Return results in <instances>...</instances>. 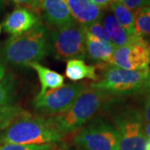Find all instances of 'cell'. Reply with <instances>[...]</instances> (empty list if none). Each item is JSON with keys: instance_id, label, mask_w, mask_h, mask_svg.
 <instances>
[{"instance_id": "1", "label": "cell", "mask_w": 150, "mask_h": 150, "mask_svg": "<svg viewBox=\"0 0 150 150\" xmlns=\"http://www.w3.org/2000/svg\"><path fill=\"white\" fill-rule=\"evenodd\" d=\"M64 136L48 118L33 117L26 112L1 130L0 144H56Z\"/></svg>"}, {"instance_id": "2", "label": "cell", "mask_w": 150, "mask_h": 150, "mask_svg": "<svg viewBox=\"0 0 150 150\" xmlns=\"http://www.w3.org/2000/svg\"><path fill=\"white\" fill-rule=\"evenodd\" d=\"M111 95L89 86L64 112L48 118L60 133L71 134L81 129L109 101Z\"/></svg>"}, {"instance_id": "3", "label": "cell", "mask_w": 150, "mask_h": 150, "mask_svg": "<svg viewBox=\"0 0 150 150\" xmlns=\"http://www.w3.org/2000/svg\"><path fill=\"white\" fill-rule=\"evenodd\" d=\"M49 48L47 28L42 23L32 30L18 36H11L3 49L7 63L25 67L43 59Z\"/></svg>"}, {"instance_id": "4", "label": "cell", "mask_w": 150, "mask_h": 150, "mask_svg": "<svg viewBox=\"0 0 150 150\" xmlns=\"http://www.w3.org/2000/svg\"><path fill=\"white\" fill-rule=\"evenodd\" d=\"M103 68L98 79L90 87L110 95H129L149 90L150 69L131 71L110 64H99Z\"/></svg>"}, {"instance_id": "5", "label": "cell", "mask_w": 150, "mask_h": 150, "mask_svg": "<svg viewBox=\"0 0 150 150\" xmlns=\"http://www.w3.org/2000/svg\"><path fill=\"white\" fill-rule=\"evenodd\" d=\"M49 48L59 60L86 58L85 30L78 23L56 28L51 33Z\"/></svg>"}, {"instance_id": "6", "label": "cell", "mask_w": 150, "mask_h": 150, "mask_svg": "<svg viewBox=\"0 0 150 150\" xmlns=\"http://www.w3.org/2000/svg\"><path fill=\"white\" fill-rule=\"evenodd\" d=\"M74 141L79 150H118L119 136L110 123L96 118L79 129Z\"/></svg>"}, {"instance_id": "7", "label": "cell", "mask_w": 150, "mask_h": 150, "mask_svg": "<svg viewBox=\"0 0 150 150\" xmlns=\"http://www.w3.org/2000/svg\"><path fill=\"white\" fill-rule=\"evenodd\" d=\"M114 128L119 136L118 150H146L147 138L139 112L129 109L117 114Z\"/></svg>"}, {"instance_id": "8", "label": "cell", "mask_w": 150, "mask_h": 150, "mask_svg": "<svg viewBox=\"0 0 150 150\" xmlns=\"http://www.w3.org/2000/svg\"><path fill=\"white\" fill-rule=\"evenodd\" d=\"M86 88L83 83L65 84L59 88L46 92L43 96H36L33 101V106L44 114L59 115L72 106Z\"/></svg>"}, {"instance_id": "9", "label": "cell", "mask_w": 150, "mask_h": 150, "mask_svg": "<svg viewBox=\"0 0 150 150\" xmlns=\"http://www.w3.org/2000/svg\"><path fill=\"white\" fill-rule=\"evenodd\" d=\"M150 44L147 42L130 43L114 48L109 64L131 71L149 68Z\"/></svg>"}, {"instance_id": "10", "label": "cell", "mask_w": 150, "mask_h": 150, "mask_svg": "<svg viewBox=\"0 0 150 150\" xmlns=\"http://www.w3.org/2000/svg\"><path fill=\"white\" fill-rule=\"evenodd\" d=\"M41 23L39 16L27 8L18 7L8 13L3 23L5 32L18 36L32 30Z\"/></svg>"}, {"instance_id": "11", "label": "cell", "mask_w": 150, "mask_h": 150, "mask_svg": "<svg viewBox=\"0 0 150 150\" xmlns=\"http://www.w3.org/2000/svg\"><path fill=\"white\" fill-rule=\"evenodd\" d=\"M43 18L49 25L56 28L74 23L67 0H44L42 6Z\"/></svg>"}, {"instance_id": "12", "label": "cell", "mask_w": 150, "mask_h": 150, "mask_svg": "<svg viewBox=\"0 0 150 150\" xmlns=\"http://www.w3.org/2000/svg\"><path fill=\"white\" fill-rule=\"evenodd\" d=\"M67 4L74 20L82 26L101 20L104 14L91 0H67Z\"/></svg>"}, {"instance_id": "13", "label": "cell", "mask_w": 150, "mask_h": 150, "mask_svg": "<svg viewBox=\"0 0 150 150\" xmlns=\"http://www.w3.org/2000/svg\"><path fill=\"white\" fill-rule=\"evenodd\" d=\"M101 21L107 30L111 43L114 46V48L122 47L130 43L146 42L141 38L133 37L129 35L110 13L103 14Z\"/></svg>"}, {"instance_id": "14", "label": "cell", "mask_w": 150, "mask_h": 150, "mask_svg": "<svg viewBox=\"0 0 150 150\" xmlns=\"http://www.w3.org/2000/svg\"><path fill=\"white\" fill-rule=\"evenodd\" d=\"M86 57L99 64H109L114 46L85 32Z\"/></svg>"}, {"instance_id": "15", "label": "cell", "mask_w": 150, "mask_h": 150, "mask_svg": "<svg viewBox=\"0 0 150 150\" xmlns=\"http://www.w3.org/2000/svg\"><path fill=\"white\" fill-rule=\"evenodd\" d=\"M28 66L37 72L41 84V89L37 97L43 96L46 92L57 89L64 85V77L58 72L50 69L38 63H32Z\"/></svg>"}, {"instance_id": "16", "label": "cell", "mask_w": 150, "mask_h": 150, "mask_svg": "<svg viewBox=\"0 0 150 150\" xmlns=\"http://www.w3.org/2000/svg\"><path fill=\"white\" fill-rule=\"evenodd\" d=\"M65 75L72 82H79L83 79H91L96 82L98 79L97 67L88 65L83 59H69L66 63Z\"/></svg>"}, {"instance_id": "17", "label": "cell", "mask_w": 150, "mask_h": 150, "mask_svg": "<svg viewBox=\"0 0 150 150\" xmlns=\"http://www.w3.org/2000/svg\"><path fill=\"white\" fill-rule=\"evenodd\" d=\"M109 8L118 23L125 29V31L129 35L133 37H139L136 34L134 13L133 11H131L126 6L123 5L119 0H116L115 2H113L109 6Z\"/></svg>"}, {"instance_id": "18", "label": "cell", "mask_w": 150, "mask_h": 150, "mask_svg": "<svg viewBox=\"0 0 150 150\" xmlns=\"http://www.w3.org/2000/svg\"><path fill=\"white\" fill-rule=\"evenodd\" d=\"M136 34L150 44V6L140 8L134 12Z\"/></svg>"}, {"instance_id": "19", "label": "cell", "mask_w": 150, "mask_h": 150, "mask_svg": "<svg viewBox=\"0 0 150 150\" xmlns=\"http://www.w3.org/2000/svg\"><path fill=\"white\" fill-rule=\"evenodd\" d=\"M14 87L8 79L0 82V108L13 106Z\"/></svg>"}, {"instance_id": "20", "label": "cell", "mask_w": 150, "mask_h": 150, "mask_svg": "<svg viewBox=\"0 0 150 150\" xmlns=\"http://www.w3.org/2000/svg\"><path fill=\"white\" fill-rule=\"evenodd\" d=\"M26 112L20 108L15 106L0 108V123L4 129L13 119L25 114Z\"/></svg>"}, {"instance_id": "21", "label": "cell", "mask_w": 150, "mask_h": 150, "mask_svg": "<svg viewBox=\"0 0 150 150\" xmlns=\"http://www.w3.org/2000/svg\"><path fill=\"white\" fill-rule=\"evenodd\" d=\"M83 27L84 28L86 33H88L91 34L93 36L96 37L97 38L102 40L103 42L111 43L110 38H109V36H108V33L106 28L103 26L101 20L92 23L88 24V25L83 26Z\"/></svg>"}, {"instance_id": "22", "label": "cell", "mask_w": 150, "mask_h": 150, "mask_svg": "<svg viewBox=\"0 0 150 150\" xmlns=\"http://www.w3.org/2000/svg\"><path fill=\"white\" fill-rule=\"evenodd\" d=\"M56 144H0V150H58Z\"/></svg>"}, {"instance_id": "23", "label": "cell", "mask_w": 150, "mask_h": 150, "mask_svg": "<svg viewBox=\"0 0 150 150\" xmlns=\"http://www.w3.org/2000/svg\"><path fill=\"white\" fill-rule=\"evenodd\" d=\"M119 1L134 13L140 8H143L145 6H150V0H119Z\"/></svg>"}, {"instance_id": "24", "label": "cell", "mask_w": 150, "mask_h": 150, "mask_svg": "<svg viewBox=\"0 0 150 150\" xmlns=\"http://www.w3.org/2000/svg\"><path fill=\"white\" fill-rule=\"evenodd\" d=\"M141 116L144 123H150V90L149 91L147 97L145 98Z\"/></svg>"}, {"instance_id": "25", "label": "cell", "mask_w": 150, "mask_h": 150, "mask_svg": "<svg viewBox=\"0 0 150 150\" xmlns=\"http://www.w3.org/2000/svg\"><path fill=\"white\" fill-rule=\"evenodd\" d=\"M44 0H33L32 5L30 9L34 12L37 15H41L42 13V6H43Z\"/></svg>"}, {"instance_id": "26", "label": "cell", "mask_w": 150, "mask_h": 150, "mask_svg": "<svg viewBox=\"0 0 150 150\" xmlns=\"http://www.w3.org/2000/svg\"><path fill=\"white\" fill-rule=\"evenodd\" d=\"M91 1L101 9H106L109 8V6L116 0H91Z\"/></svg>"}, {"instance_id": "27", "label": "cell", "mask_w": 150, "mask_h": 150, "mask_svg": "<svg viewBox=\"0 0 150 150\" xmlns=\"http://www.w3.org/2000/svg\"><path fill=\"white\" fill-rule=\"evenodd\" d=\"M13 4H14L18 7H22V8H31L33 0H9Z\"/></svg>"}, {"instance_id": "28", "label": "cell", "mask_w": 150, "mask_h": 150, "mask_svg": "<svg viewBox=\"0 0 150 150\" xmlns=\"http://www.w3.org/2000/svg\"><path fill=\"white\" fill-rule=\"evenodd\" d=\"M5 66L4 64V63H3V61H2V59H1V57H0V82L5 79Z\"/></svg>"}, {"instance_id": "29", "label": "cell", "mask_w": 150, "mask_h": 150, "mask_svg": "<svg viewBox=\"0 0 150 150\" xmlns=\"http://www.w3.org/2000/svg\"><path fill=\"white\" fill-rule=\"evenodd\" d=\"M146 150H150V139H147V144H146Z\"/></svg>"}, {"instance_id": "30", "label": "cell", "mask_w": 150, "mask_h": 150, "mask_svg": "<svg viewBox=\"0 0 150 150\" xmlns=\"http://www.w3.org/2000/svg\"><path fill=\"white\" fill-rule=\"evenodd\" d=\"M4 8V0H0V11Z\"/></svg>"}, {"instance_id": "31", "label": "cell", "mask_w": 150, "mask_h": 150, "mask_svg": "<svg viewBox=\"0 0 150 150\" xmlns=\"http://www.w3.org/2000/svg\"><path fill=\"white\" fill-rule=\"evenodd\" d=\"M3 129H4V127H3V125H2V124L0 123V130H2Z\"/></svg>"}, {"instance_id": "32", "label": "cell", "mask_w": 150, "mask_h": 150, "mask_svg": "<svg viewBox=\"0 0 150 150\" xmlns=\"http://www.w3.org/2000/svg\"><path fill=\"white\" fill-rule=\"evenodd\" d=\"M1 29H2V26L0 25V33H1Z\"/></svg>"}, {"instance_id": "33", "label": "cell", "mask_w": 150, "mask_h": 150, "mask_svg": "<svg viewBox=\"0 0 150 150\" xmlns=\"http://www.w3.org/2000/svg\"><path fill=\"white\" fill-rule=\"evenodd\" d=\"M149 90H150V79H149Z\"/></svg>"}]
</instances>
